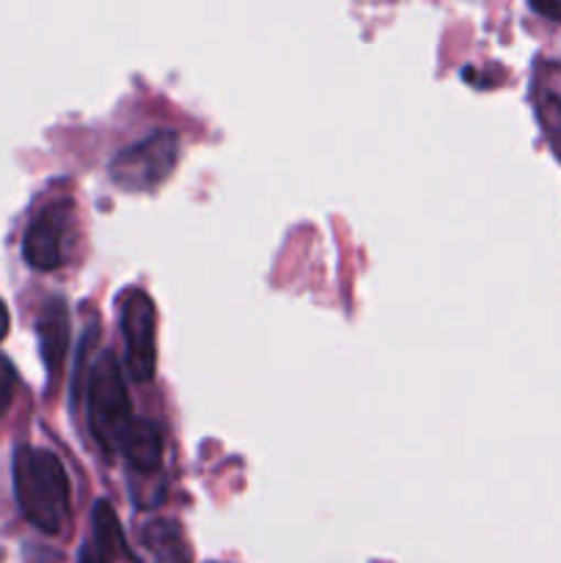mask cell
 Segmentation results:
<instances>
[{
	"mask_svg": "<svg viewBox=\"0 0 561 563\" xmlns=\"http://www.w3.org/2000/svg\"><path fill=\"white\" fill-rule=\"evenodd\" d=\"M14 495L22 515L42 533L58 537L72 517L66 467L53 451L22 445L14 454Z\"/></svg>",
	"mask_w": 561,
	"mask_h": 563,
	"instance_id": "obj_1",
	"label": "cell"
},
{
	"mask_svg": "<svg viewBox=\"0 0 561 563\" xmlns=\"http://www.w3.org/2000/svg\"><path fill=\"white\" fill-rule=\"evenodd\" d=\"M132 421L135 418H132L124 372L113 352H102L88 377V429L108 454H116Z\"/></svg>",
	"mask_w": 561,
	"mask_h": 563,
	"instance_id": "obj_2",
	"label": "cell"
},
{
	"mask_svg": "<svg viewBox=\"0 0 561 563\" xmlns=\"http://www.w3.org/2000/svg\"><path fill=\"white\" fill-rule=\"evenodd\" d=\"M176 157H179V135L174 130H160L121 148L110 159V181L127 192H148L168 179Z\"/></svg>",
	"mask_w": 561,
	"mask_h": 563,
	"instance_id": "obj_3",
	"label": "cell"
},
{
	"mask_svg": "<svg viewBox=\"0 0 561 563\" xmlns=\"http://www.w3.org/2000/svg\"><path fill=\"white\" fill-rule=\"evenodd\" d=\"M121 335L127 344V372L146 383L157 372V311L143 289H130L121 297Z\"/></svg>",
	"mask_w": 561,
	"mask_h": 563,
	"instance_id": "obj_4",
	"label": "cell"
},
{
	"mask_svg": "<svg viewBox=\"0 0 561 563\" xmlns=\"http://www.w3.org/2000/svg\"><path fill=\"white\" fill-rule=\"evenodd\" d=\"M75 207L72 201H53L33 218L28 225L25 242H22V256L38 273H50L64 264V242L69 234Z\"/></svg>",
	"mask_w": 561,
	"mask_h": 563,
	"instance_id": "obj_5",
	"label": "cell"
},
{
	"mask_svg": "<svg viewBox=\"0 0 561 563\" xmlns=\"http://www.w3.org/2000/svg\"><path fill=\"white\" fill-rule=\"evenodd\" d=\"M36 330L44 366H47L50 377H58L61 366H64L66 346H69V311H66V302L50 300L44 306L42 317H38Z\"/></svg>",
	"mask_w": 561,
	"mask_h": 563,
	"instance_id": "obj_6",
	"label": "cell"
},
{
	"mask_svg": "<svg viewBox=\"0 0 561 563\" xmlns=\"http://www.w3.org/2000/svg\"><path fill=\"white\" fill-rule=\"evenodd\" d=\"M116 454L124 456L135 471L141 473H154L163 462V434L146 418H135V421L127 427L124 438H121Z\"/></svg>",
	"mask_w": 561,
	"mask_h": 563,
	"instance_id": "obj_7",
	"label": "cell"
},
{
	"mask_svg": "<svg viewBox=\"0 0 561 563\" xmlns=\"http://www.w3.org/2000/svg\"><path fill=\"white\" fill-rule=\"evenodd\" d=\"M539 121L561 154V64H544L537 75Z\"/></svg>",
	"mask_w": 561,
	"mask_h": 563,
	"instance_id": "obj_8",
	"label": "cell"
},
{
	"mask_svg": "<svg viewBox=\"0 0 561 563\" xmlns=\"http://www.w3.org/2000/svg\"><path fill=\"white\" fill-rule=\"evenodd\" d=\"M94 539H97L99 555L108 563H141L127 544L119 517L105 500H99L94 509Z\"/></svg>",
	"mask_w": 561,
	"mask_h": 563,
	"instance_id": "obj_9",
	"label": "cell"
},
{
	"mask_svg": "<svg viewBox=\"0 0 561 563\" xmlns=\"http://www.w3.org/2000/svg\"><path fill=\"white\" fill-rule=\"evenodd\" d=\"M143 544L157 563H187V548L182 542V533L170 522H152L143 531Z\"/></svg>",
	"mask_w": 561,
	"mask_h": 563,
	"instance_id": "obj_10",
	"label": "cell"
},
{
	"mask_svg": "<svg viewBox=\"0 0 561 563\" xmlns=\"http://www.w3.org/2000/svg\"><path fill=\"white\" fill-rule=\"evenodd\" d=\"M16 390V372L3 355H0V418L6 416V410L11 407V399H14Z\"/></svg>",
	"mask_w": 561,
	"mask_h": 563,
	"instance_id": "obj_11",
	"label": "cell"
},
{
	"mask_svg": "<svg viewBox=\"0 0 561 563\" xmlns=\"http://www.w3.org/2000/svg\"><path fill=\"white\" fill-rule=\"evenodd\" d=\"M531 9L537 11V14L548 16V20H559L561 22V0H534Z\"/></svg>",
	"mask_w": 561,
	"mask_h": 563,
	"instance_id": "obj_12",
	"label": "cell"
},
{
	"mask_svg": "<svg viewBox=\"0 0 561 563\" xmlns=\"http://www.w3.org/2000/svg\"><path fill=\"white\" fill-rule=\"evenodd\" d=\"M77 563H108L99 555L97 548H82L80 550V559H77Z\"/></svg>",
	"mask_w": 561,
	"mask_h": 563,
	"instance_id": "obj_13",
	"label": "cell"
},
{
	"mask_svg": "<svg viewBox=\"0 0 561 563\" xmlns=\"http://www.w3.org/2000/svg\"><path fill=\"white\" fill-rule=\"evenodd\" d=\"M9 308L3 306V300H0V341L6 339V333H9Z\"/></svg>",
	"mask_w": 561,
	"mask_h": 563,
	"instance_id": "obj_14",
	"label": "cell"
}]
</instances>
